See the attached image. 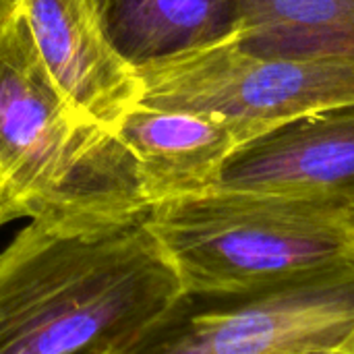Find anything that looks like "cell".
<instances>
[{"label": "cell", "instance_id": "7c38bea8", "mask_svg": "<svg viewBox=\"0 0 354 354\" xmlns=\"http://www.w3.org/2000/svg\"><path fill=\"white\" fill-rule=\"evenodd\" d=\"M10 220H19V212H17L6 187L2 183V176H0V226L8 224Z\"/></svg>", "mask_w": 354, "mask_h": 354}, {"label": "cell", "instance_id": "3957f363", "mask_svg": "<svg viewBox=\"0 0 354 354\" xmlns=\"http://www.w3.org/2000/svg\"><path fill=\"white\" fill-rule=\"evenodd\" d=\"M185 295L245 292L354 268V203L214 187L151 205Z\"/></svg>", "mask_w": 354, "mask_h": 354}, {"label": "cell", "instance_id": "5b68a950", "mask_svg": "<svg viewBox=\"0 0 354 354\" xmlns=\"http://www.w3.org/2000/svg\"><path fill=\"white\" fill-rule=\"evenodd\" d=\"M354 336V268L245 292L187 295L124 354H303Z\"/></svg>", "mask_w": 354, "mask_h": 354}, {"label": "cell", "instance_id": "9c48e42d", "mask_svg": "<svg viewBox=\"0 0 354 354\" xmlns=\"http://www.w3.org/2000/svg\"><path fill=\"white\" fill-rule=\"evenodd\" d=\"M118 54L135 68L234 33V0H97Z\"/></svg>", "mask_w": 354, "mask_h": 354}, {"label": "cell", "instance_id": "8fae6325", "mask_svg": "<svg viewBox=\"0 0 354 354\" xmlns=\"http://www.w3.org/2000/svg\"><path fill=\"white\" fill-rule=\"evenodd\" d=\"M21 19V0H0V37Z\"/></svg>", "mask_w": 354, "mask_h": 354}, {"label": "cell", "instance_id": "7a4b0ae2", "mask_svg": "<svg viewBox=\"0 0 354 354\" xmlns=\"http://www.w3.org/2000/svg\"><path fill=\"white\" fill-rule=\"evenodd\" d=\"M0 176L19 218L58 230H104L149 212L133 153L56 87L23 17L0 37Z\"/></svg>", "mask_w": 354, "mask_h": 354}, {"label": "cell", "instance_id": "6da1fadb", "mask_svg": "<svg viewBox=\"0 0 354 354\" xmlns=\"http://www.w3.org/2000/svg\"><path fill=\"white\" fill-rule=\"evenodd\" d=\"M185 299L147 214L87 232L31 222L0 251V354H124Z\"/></svg>", "mask_w": 354, "mask_h": 354}, {"label": "cell", "instance_id": "ba28073f", "mask_svg": "<svg viewBox=\"0 0 354 354\" xmlns=\"http://www.w3.org/2000/svg\"><path fill=\"white\" fill-rule=\"evenodd\" d=\"M133 153L149 207L218 187L226 164L249 137L195 110L137 104L116 129Z\"/></svg>", "mask_w": 354, "mask_h": 354}, {"label": "cell", "instance_id": "30bf717a", "mask_svg": "<svg viewBox=\"0 0 354 354\" xmlns=\"http://www.w3.org/2000/svg\"><path fill=\"white\" fill-rule=\"evenodd\" d=\"M234 31L261 54L354 64V0H234Z\"/></svg>", "mask_w": 354, "mask_h": 354}, {"label": "cell", "instance_id": "52a82bcc", "mask_svg": "<svg viewBox=\"0 0 354 354\" xmlns=\"http://www.w3.org/2000/svg\"><path fill=\"white\" fill-rule=\"evenodd\" d=\"M218 187L354 203V104L247 143L226 164Z\"/></svg>", "mask_w": 354, "mask_h": 354}, {"label": "cell", "instance_id": "8992f818", "mask_svg": "<svg viewBox=\"0 0 354 354\" xmlns=\"http://www.w3.org/2000/svg\"><path fill=\"white\" fill-rule=\"evenodd\" d=\"M48 75L87 118L116 131L139 104L137 71L114 48L97 0H21Z\"/></svg>", "mask_w": 354, "mask_h": 354}, {"label": "cell", "instance_id": "4fadbf2b", "mask_svg": "<svg viewBox=\"0 0 354 354\" xmlns=\"http://www.w3.org/2000/svg\"><path fill=\"white\" fill-rule=\"evenodd\" d=\"M303 354H354V336L348 338V340L338 342V344H330V346H324V348H317V351Z\"/></svg>", "mask_w": 354, "mask_h": 354}, {"label": "cell", "instance_id": "277c9868", "mask_svg": "<svg viewBox=\"0 0 354 354\" xmlns=\"http://www.w3.org/2000/svg\"><path fill=\"white\" fill-rule=\"evenodd\" d=\"M139 104L218 116L249 141L305 116L354 104V64L255 52L236 31L137 71Z\"/></svg>", "mask_w": 354, "mask_h": 354}]
</instances>
